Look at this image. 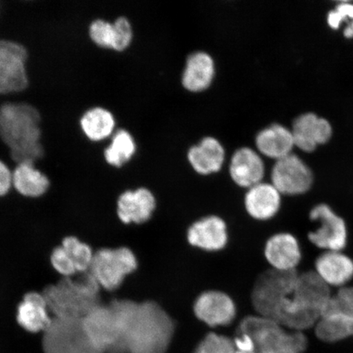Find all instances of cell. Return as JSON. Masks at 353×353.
<instances>
[{"label": "cell", "mask_w": 353, "mask_h": 353, "mask_svg": "<svg viewBox=\"0 0 353 353\" xmlns=\"http://www.w3.org/2000/svg\"><path fill=\"white\" fill-rule=\"evenodd\" d=\"M44 353H103L88 339L82 319H52L43 334Z\"/></svg>", "instance_id": "obj_10"}, {"label": "cell", "mask_w": 353, "mask_h": 353, "mask_svg": "<svg viewBox=\"0 0 353 353\" xmlns=\"http://www.w3.org/2000/svg\"><path fill=\"white\" fill-rule=\"evenodd\" d=\"M114 44L112 50L125 51L131 44L132 28L131 22L125 17H119L113 22Z\"/></svg>", "instance_id": "obj_33"}, {"label": "cell", "mask_w": 353, "mask_h": 353, "mask_svg": "<svg viewBox=\"0 0 353 353\" xmlns=\"http://www.w3.org/2000/svg\"><path fill=\"white\" fill-rule=\"evenodd\" d=\"M214 72V61L209 54L193 52L188 57L183 74V85L190 91L204 90L213 81Z\"/></svg>", "instance_id": "obj_24"}, {"label": "cell", "mask_w": 353, "mask_h": 353, "mask_svg": "<svg viewBox=\"0 0 353 353\" xmlns=\"http://www.w3.org/2000/svg\"><path fill=\"white\" fill-rule=\"evenodd\" d=\"M299 273L269 268L255 281L251 302L258 315L271 319L273 313L285 298L293 292Z\"/></svg>", "instance_id": "obj_7"}, {"label": "cell", "mask_w": 353, "mask_h": 353, "mask_svg": "<svg viewBox=\"0 0 353 353\" xmlns=\"http://www.w3.org/2000/svg\"><path fill=\"white\" fill-rule=\"evenodd\" d=\"M281 194L272 184L260 183L249 188L245 196L247 213L256 220L274 217L281 204Z\"/></svg>", "instance_id": "obj_21"}, {"label": "cell", "mask_w": 353, "mask_h": 353, "mask_svg": "<svg viewBox=\"0 0 353 353\" xmlns=\"http://www.w3.org/2000/svg\"><path fill=\"white\" fill-rule=\"evenodd\" d=\"M156 207V198L150 190H129L119 196L118 217L125 224H142L152 218Z\"/></svg>", "instance_id": "obj_16"}, {"label": "cell", "mask_w": 353, "mask_h": 353, "mask_svg": "<svg viewBox=\"0 0 353 353\" xmlns=\"http://www.w3.org/2000/svg\"><path fill=\"white\" fill-rule=\"evenodd\" d=\"M236 353H257V352H238V351H236Z\"/></svg>", "instance_id": "obj_37"}, {"label": "cell", "mask_w": 353, "mask_h": 353, "mask_svg": "<svg viewBox=\"0 0 353 353\" xmlns=\"http://www.w3.org/2000/svg\"><path fill=\"white\" fill-rule=\"evenodd\" d=\"M236 350L238 352H254L255 344L249 334L238 332L236 337L233 339Z\"/></svg>", "instance_id": "obj_36"}, {"label": "cell", "mask_w": 353, "mask_h": 353, "mask_svg": "<svg viewBox=\"0 0 353 353\" xmlns=\"http://www.w3.org/2000/svg\"><path fill=\"white\" fill-rule=\"evenodd\" d=\"M41 116L33 105L7 103L0 107V139L17 165L34 164L44 156Z\"/></svg>", "instance_id": "obj_2"}, {"label": "cell", "mask_w": 353, "mask_h": 353, "mask_svg": "<svg viewBox=\"0 0 353 353\" xmlns=\"http://www.w3.org/2000/svg\"><path fill=\"white\" fill-rule=\"evenodd\" d=\"M316 337L336 343L353 336V287L344 286L330 297L315 325Z\"/></svg>", "instance_id": "obj_6"}, {"label": "cell", "mask_w": 353, "mask_h": 353, "mask_svg": "<svg viewBox=\"0 0 353 353\" xmlns=\"http://www.w3.org/2000/svg\"><path fill=\"white\" fill-rule=\"evenodd\" d=\"M309 217L319 225L315 231L308 233V239L313 245L325 251H342L345 248L347 244L345 221L328 205L313 207Z\"/></svg>", "instance_id": "obj_12"}, {"label": "cell", "mask_w": 353, "mask_h": 353, "mask_svg": "<svg viewBox=\"0 0 353 353\" xmlns=\"http://www.w3.org/2000/svg\"><path fill=\"white\" fill-rule=\"evenodd\" d=\"M331 296L330 287L315 271L303 272L299 274L293 292L278 306L272 320L287 330L303 332L316 325Z\"/></svg>", "instance_id": "obj_3"}, {"label": "cell", "mask_w": 353, "mask_h": 353, "mask_svg": "<svg viewBox=\"0 0 353 353\" xmlns=\"http://www.w3.org/2000/svg\"><path fill=\"white\" fill-rule=\"evenodd\" d=\"M291 132L294 145L303 152H311L317 145L328 142L332 135V128L325 119L306 113L294 121Z\"/></svg>", "instance_id": "obj_18"}, {"label": "cell", "mask_w": 353, "mask_h": 353, "mask_svg": "<svg viewBox=\"0 0 353 353\" xmlns=\"http://www.w3.org/2000/svg\"><path fill=\"white\" fill-rule=\"evenodd\" d=\"M43 293L30 292L25 294L17 307V321L21 327L30 333H44L50 327L54 317Z\"/></svg>", "instance_id": "obj_19"}, {"label": "cell", "mask_w": 353, "mask_h": 353, "mask_svg": "<svg viewBox=\"0 0 353 353\" xmlns=\"http://www.w3.org/2000/svg\"><path fill=\"white\" fill-rule=\"evenodd\" d=\"M61 245L68 251L76 266L77 272H90L95 254L92 252L90 245L72 236L64 238Z\"/></svg>", "instance_id": "obj_29"}, {"label": "cell", "mask_w": 353, "mask_h": 353, "mask_svg": "<svg viewBox=\"0 0 353 353\" xmlns=\"http://www.w3.org/2000/svg\"><path fill=\"white\" fill-rule=\"evenodd\" d=\"M79 125L88 139L92 142H101L112 135L116 119L107 108L95 107L83 114Z\"/></svg>", "instance_id": "obj_27"}, {"label": "cell", "mask_w": 353, "mask_h": 353, "mask_svg": "<svg viewBox=\"0 0 353 353\" xmlns=\"http://www.w3.org/2000/svg\"><path fill=\"white\" fill-rule=\"evenodd\" d=\"M138 268V259L127 247L101 249L94 254L90 272L101 288L108 291L120 288L126 276Z\"/></svg>", "instance_id": "obj_8"}, {"label": "cell", "mask_w": 353, "mask_h": 353, "mask_svg": "<svg viewBox=\"0 0 353 353\" xmlns=\"http://www.w3.org/2000/svg\"><path fill=\"white\" fill-rule=\"evenodd\" d=\"M264 164L259 154L250 148H241L234 153L230 174L238 186L250 188L262 183Z\"/></svg>", "instance_id": "obj_22"}, {"label": "cell", "mask_w": 353, "mask_h": 353, "mask_svg": "<svg viewBox=\"0 0 353 353\" xmlns=\"http://www.w3.org/2000/svg\"><path fill=\"white\" fill-rule=\"evenodd\" d=\"M187 237L189 244L198 249L208 252L223 250L228 241L226 223L218 216H207L190 226Z\"/></svg>", "instance_id": "obj_15"}, {"label": "cell", "mask_w": 353, "mask_h": 353, "mask_svg": "<svg viewBox=\"0 0 353 353\" xmlns=\"http://www.w3.org/2000/svg\"><path fill=\"white\" fill-rule=\"evenodd\" d=\"M88 35L97 46L112 50L114 44L113 22L103 19H96L88 28Z\"/></svg>", "instance_id": "obj_31"}, {"label": "cell", "mask_w": 353, "mask_h": 353, "mask_svg": "<svg viewBox=\"0 0 353 353\" xmlns=\"http://www.w3.org/2000/svg\"><path fill=\"white\" fill-rule=\"evenodd\" d=\"M134 137L126 130H119L112 136V142L104 150V158L108 165L121 168L131 160L136 152Z\"/></svg>", "instance_id": "obj_28"}, {"label": "cell", "mask_w": 353, "mask_h": 353, "mask_svg": "<svg viewBox=\"0 0 353 353\" xmlns=\"http://www.w3.org/2000/svg\"><path fill=\"white\" fill-rule=\"evenodd\" d=\"M347 22V26L344 30V37H353V4L341 3L331 11L328 15V24L331 28L338 29L343 22Z\"/></svg>", "instance_id": "obj_32"}, {"label": "cell", "mask_w": 353, "mask_h": 353, "mask_svg": "<svg viewBox=\"0 0 353 353\" xmlns=\"http://www.w3.org/2000/svg\"><path fill=\"white\" fill-rule=\"evenodd\" d=\"M193 311L199 320L212 328L230 325L236 316L235 303L229 295L218 290L199 295Z\"/></svg>", "instance_id": "obj_14"}, {"label": "cell", "mask_w": 353, "mask_h": 353, "mask_svg": "<svg viewBox=\"0 0 353 353\" xmlns=\"http://www.w3.org/2000/svg\"><path fill=\"white\" fill-rule=\"evenodd\" d=\"M233 339L226 335L210 332L197 344L192 353H236Z\"/></svg>", "instance_id": "obj_30"}, {"label": "cell", "mask_w": 353, "mask_h": 353, "mask_svg": "<svg viewBox=\"0 0 353 353\" xmlns=\"http://www.w3.org/2000/svg\"><path fill=\"white\" fill-rule=\"evenodd\" d=\"M50 260L52 267L63 277H72L77 273L72 258L61 245L52 250Z\"/></svg>", "instance_id": "obj_34"}, {"label": "cell", "mask_w": 353, "mask_h": 353, "mask_svg": "<svg viewBox=\"0 0 353 353\" xmlns=\"http://www.w3.org/2000/svg\"><path fill=\"white\" fill-rule=\"evenodd\" d=\"M28 52L21 43L0 39V94L24 91L29 85Z\"/></svg>", "instance_id": "obj_11"}, {"label": "cell", "mask_w": 353, "mask_h": 353, "mask_svg": "<svg viewBox=\"0 0 353 353\" xmlns=\"http://www.w3.org/2000/svg\"><path fill=\"white\" fill-rule=\"evenodd\" d=\"M256 145L260 152L276 161L291 154L295 145L292 132L278 123L260 131L256 137Z\"/></svg>", "instance_id": "obj_25"}, {"label": "cell", "mask_w": 353, "mask_h": 353, "mask_svg": "<svg viewBox=\"0 0 353 353\" xmlns=\"http://www.w3.org/2000/svg\"><path fill=\"white\" fill-rule=\"evenodd\" d=\"M264 255L271 268L278 271H294L302 259L296 237L290 233H278L269 238Z\"/></svg>", "instance_id": "obj_17"}, {"label": "cell", "mask_w": 353, "mask_h": 353, "mask_svg": "<svg viewBox=\"0 0 353 353\" xmlns=\"http://www.w3.org/2000/svg\"><path fill=\"white\" fill-rule=\"evenodd\" d=\"M12 187V172L0 160V196H6Z\"/></svg>", "instance_id": "obj_35"}, {"label": "cell", "mask_w": 353, "mask_h": 353, "mask_svg": "<svg viewBox=\"0 0 353 353\" xmlns=\"http://www.w3.org/2000/svg\"><path fill=\"white\" fill-rule=\"evenodd\" d=\"M50 186V179L34 164L23 163L17 165L12 171V187L22 196L32 198L41 196Z\"/></svg>", "instance_id": "obj_26"}, {"label": "cell", "mask_w": 353, "mask_h": 353, "mask_svg": "<svg viewBox=\"0 0 353 353\" xmlns=\"http://www.w3.org/2000/svg\"><path fill=\"white\" fill-rule=\"evenodd\" d=\"M315 272L326 285L342 288L353 278V260L342 251H325L316 260Z\"/></svg>", "instance_id": "obj_20"}, {"label": "cell", "mask_w": 353, "mask_h": 353, "mask_svg": "<svg viewBox=\"0 0 353 353\" xmlns=\"http://www.w3.org/2000/svg\"><path fill=\"white\" fill-rule=\"evenodd\" d=\"M238 332L253 339L257 353H303L307 347V339L303 332L287 330L258 314L245 317Z\"/></svg>", "instance_id": "obj_5"}, {"label": "cell", "mask_w": 353, "mask_h": 353, "mask_svg": "<svg viewBox=\"0 0 353 353\" xmlns=\"http://www.w3.org/2000/svg\"><path fill=\"white\" fill-rule=\"evenodd\" d=\"M101 287L90 272L73 279H63L44 289L43 294L52 317L83 319L92 309L100 304Z\"/></svg>", "instance_id": "obj_4"}, {"label": "cell", "mask_w": 353, "mask_h": 353, "mask_svg": "<svg viewBox=\"0 0 353 353\" xmlns=\"http://www.w3.org/2000/svg\"><path fill=\"white\" fill-rule=\"evenodd\" d=\"M188 161L197 173L207 175L220 170L224 162L223 145L213 137H206L189 149Z\"/></svg>", "instance_id": "obj_23"}, {"label": "cell", "mask_w": 353, "mask_h": 353, "mask_svg": "<svg viewBox=\"0 0 353 353\" xmlns=\"http://www.w3.org/2000/svg\"><path fill=\"white\" fill-rule=\"evenodd\" d=\"M313 183L309 167L292 153L277 160L272 170V184L283 195L298 196L306 193Z\"/></svg>", "instance_id": "obj_13"}, {"label": "cell", "mask_w": 353, "mask_h": 353, "mask_svg": "<svg viewBox=\"0 0 353 353\" xmlns=\"http://www.w3.org/2000/svg\"><path fill=\"white\" fill-rule=\"evenodd\" d=\"M122 330L125 353H166L173 341L175 324L157 302L114 300Z\"/></svg>", "instance_id": "obj_1"}, {"label": "cell", "mask_w": 353, "mask_h": 353, "mask_svg": "<svg viewBox=\"0 0 353 353\" xmlns=\"http://www.w3.org/2000/svg\"><path fill=\"white\" fill-rule=\"evenodd\" d=\"M82 322L88 339L97 350L103 353H125L120 321L110 304H99Z\"/></svg>", "instance_id": "obj_9"}]
</instances>
